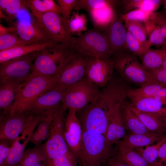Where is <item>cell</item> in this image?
Returning a JSON list of instances; mask_svg holds the SVG:
<instances>
[{
  "instance_id": "91938a15",
  "label": "cell",
  "mask_w": 166,
  "mask_h": 166,
  "mask_svg": "<svg viewBox=\"0 0 166 166\" xmlns=\"http://www.w3.org/2000/svg\"></svg>"
},
{
  "instance_id": "3957f363",
  "label": "cell",
  "mask_w": 166,
  "mask_h": 166,
  "mask_svg": "<svg viewBox=\"0 0 166 166\" xmlns=\"http://www.w3.org/2000/svg\"><path fill=\"white\" fill-rule=\"evenodd\" d=\"M74 50L69 46L53 42L35 53L33 74L59 77Z\"/></svg>"
},
{
  "instance_id": "c3c4849f",
  "label": "cell",
  "mask_w": 166,
  "mask_h": 166,
  "mask_svg": "<svg viewBox=\"0 0 166 166\" xmlns=\"http://www.w3.org/2000/svg\"><path fill=\"white\" fill-rule=\"evenodd\" d=\"M107 166H130L124 161L116 153L108 160Z\"/></svg>"
},
{
  "instance_id": "db71d44e",
  "label": "cell",
  "mask_w": 166,
  "mask_h": 166,
  "mask_svg": "<svg viewBox=\"0 0 166 166\" xmlns=\"http://www.w3.org/2000/svg\"><path fill=\"white\" fill-rule=\"evenodd\" d=\"M11 1V0H0V9L4 10Z\"/></svg>"
},
{
  "instance_id": "b9f144b4",
  "label": "cell",
  "mask_w": 166,
  "mask_h": 166,
  "mask_svg": "<svg viewBox=\"0 0 166 166\" xmlns=\"http://www.w3.org/2000/svg\"><path fill=\"white\" fill-rule=\"evenodd\" d=\"M57 1L60 8L61 16L67 27V22L71 17L72 10L77 0H57Z\"/></svg>"
},
{
  "instance_id": "4fadbf2b",
  "label": "cell",
  "mask_w": 166,
  "mask_h": 166,
  "mask_svg": "<svg viewBox=\"0 0 166 166\" xmlns=\"http://www.w3.org/2000/svg\"><path fill=\"white\" fill-rule=\"evenodd\" d=\"M113 60L91 57L87 65L86 77L98 87H105L112 79Z\"/></svg>"
},
{
  "instance_id": "ab89813d",
  "label": "cell",
  "mask_w": 166,
  "mask_h": 166,
  "mask_svg": "<svg viewBox=\"0 0 166 166\" xmlns=\"http://www.w3.org/2000/svg\"><path fill=\"white\" fill-rule=\"evenodd\" d=\"M59 109L48 112L39 122L36 131L40 134L43 140L48 138L49 136L50 123L54 115Z\"/></svg>"
},
{
  "instance_id": "4dcf8cb0",
  "label": "cell",
  "mask_w": 166,
  "mask_h": 166,
  "mask_svg": "<svg viewBox=\"0 0 166 166\" xmlns=\"http://www.w3.org/2000/svg\"><path fill=\"white\" fill-rule=\"evenodd\" d=\"M19 136L13 142L6 162L3 166H21V162L29 140L27 139L21 143Z\"/></svg>"
},
{
  "instance_id": "ffe728a7",
  "label": "cell",
  "mask_w": 166,
  "mask_h": 166,
  "mask_svg": "<svg viewBox=\"0 0 166 166\" xmlns=\"http://www.w3.org/2000/svg\"><path fill=\"white\" fill-rule=\"evenodd\" d=\"M21 84L9 80L0 81V109L4 116L10 115L13 101Z\"/></svg>"
},
{
  "instance_id": "6da1fadb",
  "label": "cell",
  "mask_w": 166,
  "mask_h": 166,
  "mask_svg": "<svg viewBox=\"0 0 166 166\" xmlns=\"http://www.w3.org/2000/svg\"><path fill=\"white\" fill-rule=\"evenodd\" d=\"M128 90L121 80L111 79L97 98L82 109L79 121L82 130L105 136L112 113L118 104L125 102Z\"/></svg>"
},
{
  "instance_id": "d6986e66",
  "label": "cell",
  "mask_w": 166,
  "mask_h": 166,
  "mask_svg": "<svg viewBox=\"0 0 166 166\" xmlns=\"http://www.w3.org/2000/svg\"><path fill=\"white\" fill-rule=\"evenodd\" d=\"M124 103L117 105L109 120L105 136L107 143L110 146H112L114 144L117 145L120 140L125 136V129L121 109V105Z\"/></svg>"
},
{
  "instance_id": "681fc988",
  "label": "cell",
  "mask_w": 166,
  "mask_h": 166,
  "mask_svg": "<svg viewBox=\"0 0 166 166\" xmlns=\"http://www.w3.org/2000/svg\"><path fill=\"white\" fill-rule=\"evenodd\" d=\"M140 1V0H122L121 4L126 13L131 11V10H133V9L138 8Z\"/></svg>"
},
{
  "instance_id": "ba28073f",
  "label": "cell",
  "mask_w": 166,
  "mask_h": 166,
  "mask_svg": "<svg viewBox=\"0 0 166 166\" xmlns=\"http://www.w3.org/2000/svg\"><path fill=\"white\" fill-rule=\"evenodd\" d=\"M113 60L114 68L128 82L141 86L153 83L149 73L140 63L136 56L122 52Z\"/></svg>"
},
{
  "instance_id": "44dd1931",
  "label": "cell",
  "mask_w": 166,
  "mask_h": 166,
  "mask_svg": "<svg viewBox=\"0 0 166 166\" xmlns=\"http://www.w3.org/2000/svg\"><path fill=\"white\" fill-rule=\"evenodd\" d=\"M128 105L133 113L150 131L153 133L165 134L166 129L163 117L153 113L140 111L130 103Z\"/></svg>"
},
{
  "instance_id": "5b68a950",
  "label": "cell",
  "mask_w": 166,
  "mask_h": 166,
  "mask_svg": "<svg viewBox=\"0 0 166 166\" xmlns=\"http://www.w3.org/2000/svg\"><path fill=\"white\" fill-rule=\"evenodd\" d=\"M69 46L77 52L91 57L109 58L112 55L106 32L95 26L80 36L73 37Z\"/></svg>"
},
{
  "instance_id": "f1b7e54d",
  "label": "cell",
  "mask_w": 166,
  "mask_h": 166,
  "mask_svg": "<svg viewBox=\"0 0 166 166\" xmlns=\"http://www.w3.org/2000/svg\"><path fill=\"white\" fill-rule=\"evenodd\" d=\"M164 47L161 49H149L140 58L142 65L147 71L162 68L165 57Z\"/></svg>"
},
{
  "instance_id": "4316f807",
  "label": "cell",
  "mask_w": 166,
  "mask_h": 166,
  "mask_svg": "<svg viewBox=\"0 0 166 166\" xmlns=\"http://www.w3.org/2000/svg\"><path fill=\"white\" fill-rule=\"evenodd\" d=\"M23 4L35 16L44 13L53 12L61 15L58 4L53 0H22Z\"/></svg>"
},
{
  "instance_id": "7dc6e473",
  "label": "cell",
  "mask_w": 166,
  "mask_h": 166,
  "mask_svg": "<svg viewBox=\"0 0 166 166\" xmlns=\"http://www.w3.org/2000/svg\"><path fill=\"white\" fill-rule=\"evenodd\" d=\"M13 142L0 140V166H3L6 162Z\"/></svg>"
},
{
  "instance_id": "1f68e13d",
  "label": "cell",
  "mask_w": 166,
  "mask_h": 166,
  "mask_svg": "<svg viewBox=\"0 0 166 166\" xmlns=\"http://www.w3.org/2000/svg\"><path fill=\"white\" fill-rule=\"evenodd\" d=\"M67 29L71 36L81 35L82 32L87 30V20L86 15L83 13L79 14V11L72 12V15L67 22Z\"/></svg>"
},
{
  "instance_id": "8fae6325",
  "label": "cell",
  "mask_w": 166,
  "mask_h": 166,
  "mask_svg": "<svg viewBox=\"0 0 166 166\" xmlns=\"http://www.w3.org/2000/svg\"><path fill=\"white\" fill-rule=\"evenodd\" d=\"M32 17L30 21L18 19L13 26L24 45L43 44L53 41L38 19L32 14Z\"/></svg>"
},
{
  "instance_id": "680465c9",
  "label": "cell",
  "mask_w": 166,
  "mask_h": 166,
  "mask_svg": "<svg viewBox=\"0 0 166 166\" xmlns=\"http://www.w3.org/2000/svg\"><path fill=\"white\" fill-rule=\"evenodd\" d=\"M164 121L165 123L166 129V117H163Z\"/></svg>"
},
{
  "instance_id": "9f6ffc18",
  "label": "cell",
  "mask_w": 166,
  "mask_h": 166,
  "mask_svg": "<svg viewBox=\"0 0 166 166\" xmlns=\"http://www.w3.org/2000/svg\"><path fill=\"white\" fill-rule=\"evenodd\" d=\"M164 48L165 51L166 55H165V59H164V60L163 63V65L162 68L166 70V43L164 46Z\"/></svg>"
},
{
  "instance_id": "74e56055",
  "label": "cell",
  "mask_w": 166,
  "mask_h": 166,
  "mask_svg": "<svg viewBox=\"0 0 166 166\" xmlns=\"http://www.w3.org/2000/svg\"><path fill=\"white\" fill-rule=\"evenodd\" d=\"M142 22H124L127 30L139 41L144 44H146L148 35L144 25Z\"/></svg>"
},
{
  "instance_id": "d6a6232c",
  "label": "cell",
  "mask_w": 166,
  "mask_h": 166,
  "mask_svg": "<svg viewBox=\"0 0 166 166\" xmlns=\"http://www.w3.org/2000/svg\"><path fill=\"white\" fill-rule=\"evenodd\" d=\"M166 141V136L155 144L146 146L144 149L142 148H136L135 151L149 164L156 166H164L159 162L157 159L159 148Z\"/></svg>"
},
{
  "instance_id": "7c38bea8",
  "label": "cell",
  "mask_w": 166,
  "mask_h": 166,
  "mask_svg": "<svg viewBox=\"0 0 166 166\" xmlns=\"http://www.w3.org/2000/svg\"><path fill=\"white\" fill-rule=\"evenodd\" d=\"M35 17L52 41L69 46L73 36L69 34L61 15L50 12Z\"/></svg>"
},
{
  "instance_id": "52a82bcc",
  "label": "cell",
  "mask_w": 166,
  "mask_h": 166,
  "mask_svg": "<svg viewBox=\"0 0 166 166\" xmlns=\"http://www.w3.org/2000/svg\"><path fill=\"white\" fill-rule=\"evenodd\" d=\"M65 111L60 106L54 115L49 127V136L43 144L49 160L64 155L77 161L70 152L64 136Z\"/></svg>"
},
{
  "instance_id": "2e32d148",
  "label": "cell",
  "mask_w": 166,
  "mask_h": 166,
  "mask_svg": "<svg viewBox=\"0 0 166 166\" xmlns=\"http://www.w3.org/2000/svg\"><path fill=\"white\" fill-rule=\"evenodd\" d=\"M65 91L55 86L35 100L27 110L32 113H42L58 109Z\"/></svg>"
},
{
  "instance_id": "11a10c76",
  "label": "cell",
  "mask_w": 166,
  "mask_h": 166,
  "mask_svg": "<svg viewBox=\"0 0 166 166\" xmlns=\"http://www.w3.org/2000/svg\"><path fill=\"white\" fill-rule=\"evenodd\" d=\"M0 18L1 19H7V17L5 14L4 13L3 11L0 9Z\"/></svg>"
},
{
  "instance_id": "e575fe53",
  "label": "cell",
  "mask_w": 166,
  "mask_h": 166,
  "mask_svg": "<svg viewBox=\"0 0 166 166\" xmlns=\"http://www.w3.org/2000/svg\"><path fill=\"white\" fill-rule=\"evenodd\" d=\"M144 23L148 36L146 43L147 48L150 49L152 45L164 47L166 43V39L162 36L160 30L147 21Z\"/></svg>"
},
{
  "instance_id": "ee69618b",
  "label": "cell",
  "mask_w": 166,
  "mask_h": 166,
  "mask_svg": "<svg viewBox=\"0 0 166 166\" xmlns=\"http://www.w3.org/2000/svg\"><path fill=\"white\" fill-rule=\"evenodd\" d=\"M46 166H78L77 161L62 155L49 160Z\"/></svg>"
},
{
  "instance_id": "836d02e7",
  "label": "cell",
  "mask_w": 166,
  "mask_h": 166,
  "mask_svg": "<svg viewBox=\"0 0 166 166\" xmlns=\"http://www.w3.org/2000/svg\"><path fill=\"white\" fill-rule=\"evenodd\" d=\"M118 1L108 0H77L73 10H84L89 13L92 10L105 6H115Z\"/></svg>"
},
{
  "instance_id": "9c48e42d",
  "label": "cell",
  "mask_w": 166,
  "mask_h": 166,
  "mask_svg": "<svg viewBox=\"0 0 166 166\" xmlns=\"http://www.w3.org/2000/svg\"><path fill=\"white\" fill-rule=\"evenodd\" d=\"M90 56L74 51L63 67L55 86L64 90L86 77Z\"/></svg>"
},
{
  "instance_id": "f5cc1de1",
  "label": "cell",
  "mask_w": 166,
  "mask_h": 166,
  "mask_svg": "<svg viewBox=\"0 0 166 166\" xmlns=\"http://www.w3.org/2000/svg\"><path fill=\"white\" fill-rule=\"evenodd\" d=\"M16 33L15 28L13 26L11 27H6L0 24V36L9 33Z\"/></svg>"
},
{
  "instance_id": "7bdbcfd3",
  "label": "cell",
  "mask_w": 166,
  "mask_h": 166,
  "mask_svg": "<svg viewBox=\"0 0 166 166\" xmlns=\"http://www.w3.org/2000/svg\"><path fill=\"white\" fill-rule=\"evenodd\" d=\"M25 6L22 0H11V1L3 11L5 12L7 17L6 21L9 22H12L21 9Z\"/></svg>"
},
{
  "instance_id": "8d00e7d4",
  "label": "cell",
  "mask_w": 166,
  "mask_h": 166,
  "mask_svg": "<svg viewBox=\"0 0 166 166\" xmlns=\"http://www.w3.org/2000/svg\"><path fill=\"white\" fill-rule=\"evenodd\" d=\"M48 112H31V114L26 123L22 135L20 136L22 140H24L27 139L29 140L31 135L34 132V130L38 125L42 118Z\"/></svg>"
},
{
  "instance_id": "30bf717a",
  "label": "cell",
  "mask_w": 166,
  "mask_h": 166,
  "mask_svg": "<svg viewBox=\"0 0 166 166\" xmlns=\"http://www.w3.org/2000/svg\"><path fill=\"white\" fill-rule=\"evenodd\" d=\"M36 52L1 64L0 80L25 82L32 75Z\"/></svg>"
},
{
  "instance_id": "f6af8a7d",
  "label": "cell",
  "mask_w": 166,
  "mask_h": 166,
  "mask_svg": "<svg viewBox=\"0 0 166 166\" xmlns=\"http://www.w3.org/2000/svg\"><path fill=\"white\" fill-rule=\"evenodd\" d=\"M164 2L160 0H140L138 8L148 12H155Z\"/></svg>"
},
{
  "instance_id": "f546056e",
  "label": "cell",
  "mask_w": 166,
  "mask_h": 166,
  "mask_svg": "<svg viewBox=\"0 0 166 166\" xmlns=\"http://www.w3.org/2000/svg\"><path fill=\"white\" fill-rule=\"evenodd\" d=\"M134 93L144 97H151L166 102V87L154 83H150L139 88L131 89Z\"/></svg>"
},
{
  "instance_id": "9a60e30c",
  "label": "cell",
  "mask_w": 166,
  "mask_h": 166,
  "mask_svg": "<svg viewBox=\"0 0 166 166\" xmlns=\"http://www.w3.org/2000/svg\"><path fill=\"white\" fill-rule=\"evenodd\" d=\"M65 117L64 136L70 152L77 159L80 151L82 129L76 115V111L69 109Z\"/></svg>"
},
{
  "instance_id": "7402d4cb",
  "label": "cell",
  "mask_w": 166,
  "mask_h": 166,
  "mask_svg": "<svg viewBox=\"0 0 166 166\" xmlns=\"http://www.w3.org/2000/svg\"><path fill=\"white\" fill-rule=\"evenodd\" d=\"M122 115L125 129L131 133L143 134L152 133L144 125L133 113L128 104L125 102L121 106Z\"/></svg>"
},
{
  "instance_id": "cb8c5ba5",
  "label": "cell",
  "mask_w": 166,
  "mask_h": 166,
  "mask_svg": "<svg viewBox=\"0 0 166 166\" xmlns=\"http://www.w3.org/2000/svg\"><path fill=\"white\" fill-rule=\"evenodd\" d=\"M53 42L51 41L43 44L22 45L0 51V64L42 50L50 45Z\"/></svg>"
},
{
  "instance_id": "94428289",
  "label": "cell",
  "mask_w": 166,
  "mask_h": 166,
  "mask_svg": "<svg viewBox=\"0 0 166 166\" xmlns=\"http://www.w3.org/2000/svg\"></svg>"
},
{
  "instance_id": "60d3db41",
  "label": "cell",
  "mask_w": 166,
  "mask_h": 166,
  "mask_svg": "<svg viewBox=\"0 0 166 166\" xmlns=\"http://www.w3.org/2000/svg\"><path fill=\"white\" fill-rule=\"evenodd\" d=\"M150 13L137 8L122 14L120 17L124 22H137L144 23L148 19Z\"/></svg>"
},
{
  "instance_id": "d590c367",
  "label": "cell",
  "mask_w": 166,
  "mask_h": 166,
  "mask_svg": "<svg viewBox=\"0 0 166 166\" xmlns=\"http://www.w3.org/2000/svg\"><path fill=\"white\" fill-rule=\"evenodd\" d=\"M125 49L132 52L133 54L140 58L148 49L146 44L142 43L127 30L126 36Z\"/></svg>"
},
{
  "instance_id": "277c9868",
  "label": "cell",
  "mask_w": 166,
  "mask_h": 166,
  "mask_svg": "<svg viewBox=\"0 0 166 166\" xmlns=\"http://www.w3.org/2000/svg\"><path fill=\"white\" fill-rule=\"evenodd\" d=\"M58 77L32 74L18 89L10 115L27 110L37 98L55 87Z\"/></svg>"
},
{
  "instance_id": "5bb4252c",
  "label": "cell",
  "mask_w": 166,
  "mask_h": 166,
  "mask_svg": "<svg viewBox=\"0 0 166 166\" xmlns=\"http://www.w3.org/2000/svg\"><path fill=\"white\" fill-rule=\"evenodd\" d=\"M32 113L28 110L4 116L0 115V140L14 142L22 134Z\"/></svg>"
},
{
  "instance_id": "603a6c76",
  "label": "cell",
  "mask_w": 166,
  "mask_h": 166,
  "mask_svg": "<svg viewBox=\"0 0 166 166\" xmlns=\"http://www.w3.org/2000/svg\"><path fill=\"white\" fill-rule=\"evenodd\" d=\"M165 134L151 133L143 134L130 133L125 135L121 141L130 148L134 149L149 146L158 142L165 136Z\"/></svg>"
},
{
  "instance_id": "83f0119b",
  "label": "cell",
  "mask_w": 166,
  "mask_h": 166,
  "mask_svg": "<svg viewBox=\"0 0 166 166\" xmlns=\"http://www.w3.org/2000/svg\"><path fill=\"white\" fill-rule=\"evenodd\" d=\"M117 145V153L130 166H156L148 163L134 149L126 146L120 140Z\"/></svg>"
},
{
  "instance_id": "816d5d0a",
  "label": "cell",
  "mask_w": 166,
  "mask_h": 166,
  "mask_svg": "<svg viewBox=\"0 0 166 166\" xmlns=\"http://www.w3.org/2000/svg\"><path fill=\"white\" fill-rule=\"evenodd\" d=\"M29 141L34 144L35 146L41 144L43 141L40 134L36 131L33 132L30 138Z\"/></svg>"
},
{
  "instance_id": "f907efd6",
  "label": "cell",
  "mask_w": 166,
  "mask_h": 166,
  "mask_svg": "<svg viewBox=\"0 0 166 166\" xmlns=\"http://www.w3.org/2000/svg\"><path fill=\"white\" fill-rule=\"evenodd\" d=\"M158 159L161 164L166 166V141L162 144L159 148Z\"/></svg>"
},
{
  "instance_id": "d4e9b609",
  "label": "cell",
  "mask_w": 166,
  "mask_h": 166,
  "mask_svg": "<svg viewBox=\"0 0 166 166\" xmlns=\"http://www.w3.org/2000/svg\"><path fill=\"white\" fill-rule=\"evenodd\" d=\"M49 158L43 144L27 148L21 162V166H46Z\"/></svg>"
},
{
  "instance_id": "484cf974",
  "label": "cell",
  "mask_w": 166,
  "mask_h": 166,
  "mask_svg": "<svg viewBox=\"0 0 166 166\" xmlns=\"http://www.w3.org/2000/svg\"><path fill=\"white\" fill-rule=\"evenodd\" d=\"M114 6L109 5L92 10L89 13L94 26L106 32L116 14Z\"/></svg>"
},
{
  "instance_id": "8992f818",
  "label": "cell",
  "mask_w": 166,
  "mask_h": 166,
  "mask_svg": "<svg viewBox=\"0 0 166 166\" xmlns=\"http://www.w3.org/2000/svg\"><path fill=\"white\" fill-rule=\"evenodd\" d=\"M98 87L87 77L65 91L61 104L65 111L73 109L80 111L93 102L99 95Z\"/></svg>"
},
{
  "instance_id": "bcb514c9",
  "label": "cell",
  "mask_w": 166,
  "mask_h": 166,
  "mask_svg": "<svg viewBox=\"0 0 166 166\" xmlns=\"http://www.w3.org/2000/svg\"><path fill=\"white\" fill-rule=\"evenodd\" d=\"M148 71L151 76L153 83L166 87V70L161 68Z\"/></svg>"
},
{
  "instance_id": "7a4b0ae2",
  "label": "cell",
  "mask_w": 166,
  "mask_h": 166,
  "mask_svg": "<svg viewBox=\"0 0 166 166\" xmlns=\"http://www.w3.org/2000/svg\"><path fill=\"white\" fill-rule=\"evenodd\" d=\"M117 152L107 143L105 136L82 130L80 151L77 159L80 166H102Z\"/></svg>"
},
{
  "instance_id": "6f0895ef",
  "label": "cell",
  "mask_w": 166,
  "mask_h": 166,
  "mask_svg": "<svg viewBox=\"0 0 166 166\" xmlns=\"http://www.w3.org/2000/svg\"><path fill=\"white\" fill-rule=\"evenodd\" d=\"M164 8L165 9V12L166 14V0L164 1Z\"/></svg>"
},
{
  "instance_id": "f35d334b",
  "label": "cell",
  "mask_w": 166,
  "mask_h": 166,
  "mask_svg": "<svg viewBox=\"0 0 166 166\" xmlns=\"http://www.w3.org/2000/svg\"><path fill=\"white\" fill-rule=\"evenodd\" d=\"M25 45L17 33H9L0 36V51Z\"/></svg>"
},
{
  "instance_id": "e0dca14e",
  "label": "cell",
  "mask_w": 166,
  "mask_h": 166,
  "mask_svg": "<svg viewBox=\"0 0 166 166\" xmlns=\"http://www.w3.org/2000/svg\"><path fill=\"white\" fill-rule=\"evenodd\" d=\"M126 31L123 21L116 15L106 31L112 55L125 49Z\"/></svg>"
},
{
  "instance_id": "ac0fdd59",
  "label": "cell",
  "mask_w": 166,
  "mask_h": 166,
  "mask_svg": "<svg viewBox=\"0 0 166 166\" xmlns=\"http://www.w3.org/2000/svg\"><path fill=\"white\" fill-rule=\"evenodd\" d=\"M127 97L131 101L130 104L138 110L166 117V106L161 101L139 96L132 92L131 89L128 90Z\"/></svg>"
}]
</instances>
